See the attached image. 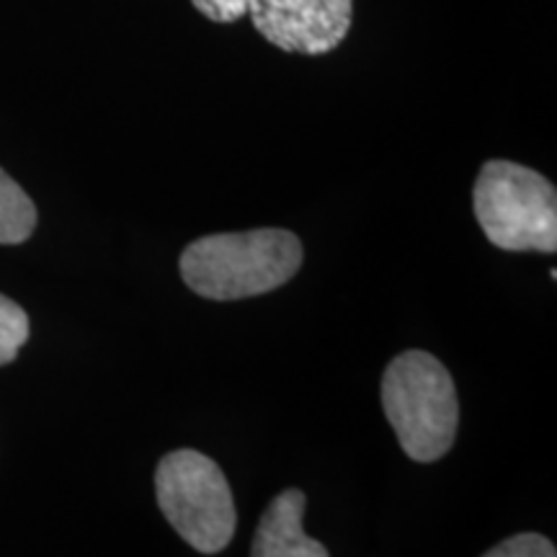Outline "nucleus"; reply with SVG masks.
I'll return each mask as SVG.
<instances>
[{
  "instance_id": "6",
  "label": "nucleus",
  "mask_w": 557,
  "mask_h": 557,
  "mask_svg": "<svg viewBox=\"0 0 557 557\" xmlns=\"http://www.w3.org/2000/svg\"><path fill=\"white\" fill-rule=\"evenodd\" d=\"M308 498L299 487H287L271 500L256 527L250 557H331L323 542L305 532Z\"/></svg>"
},
{
  "instance_id": "5",
  "label": "nucleus",
  "mask_w": 557,
  "mask_h": 557,
  "mask_svg": "<svg viewBox=\"0 0 557 557\" xmlns=\"http://www.w3.org/2000/svg\"><path fill=\"white\" fill-rule=\"evenodd\" d=\"M248 16L278 50L325 54L351 29L354 0H248Z\"/></svg>"
},
{
  "instance_id": "4",
  "label": "nucleus",
  "mask_w": 557,
  "mask_h": 557,
  "mask_svg": "<svg viewBox=\"0 0 557 557\" xmlns=\"http://www.w3.org/2000/svg\"><path fill=\"white\" fill-rule=\"evenodd\" d=\"M158 506L186 545L218 555L233 542L238 513L225 472L197 449L169 451L156 470Z\"/></svg>"
},
{
  "instance_id": "8",
  "label": "nucleus",
  "mask_w": 557,
  "mask_h": 557,
  "mask_svg": "<svg viewBox=\"0 0 557 557\" xmlns=\"http://www.w3.org/2000/svg\"><path fill=\"white\" fill-rule=\"evenodd\" d=\"M26 341H29V315L11 297L0 295V367L11 364Z\"/></svg>"
},
{
  "instance_id": "1",
  "label": "nucleus",
  "mask_w": 557,
  "mask_h": 557,
  "mask_svg": "<svg viewBox=\"0 0 557 557\" xmlns=\"http://www.w3.org/2000/svg\"><path fill=\"white\" fill-rule=\"evenodd\" d=\"M305 261L302 243L282 227L218 233L189 243L178 269L194 295L235 302L269 295L289 282Z\"/></svg>"
},
{
  "instance_id": "10",
  "label": "nucleus",
  "mask_w": 557,
  "mask_h": 557,
  "mask_svg": "<svg viewBox=\"0 0 557 557\" xmlns=\"http://www.w3.org/2000/svg\"><path fill=\"white\" fill-rule=\"evenodd\" d=\"M191 5L201 16L218 24H235L248 16V0H191Z\"/></svg>"
},
{
  "instance_id": "3",
  "label": "nucleus",
  "mask_w": 557,
  "mask_h": 557,
  "mask_svg": "<svg viewBox=\"0 0 557 557\" xmlns=\"http://www.w3.org/2000/svg\"><path fill=\"white\" fill-rule=\"evenodd\" d=\"M472 207L496 248L557 250V191L542 173L511 160H487L472 189Z\"/></svg>"
},
{
  "instance_id": "7",
  "label": "nucleus",
  "mask_w": 557,
  "mask_h": 557,
  "mask_svg": "<svg viewBox=\"0 0 557 557\" xmlns=\"http://www.w3.org/2000/svg\"><path fill=\"white\" fill-rule=\"evenodd\" d=\"M37 227V207L9 173L0 169V246L29 240Z\"/></svg>"
},
{
  "instance_id": "9",
  "label": "nucleus",
  "mask_w": 557,
  "mask_h": 557,
  "mask_svg": "<svg viewBox=\"0 0 557 557\" xmlns=\"http://www.w3.org/2000/svg\"><path fill=\"white\" fill-rule=\"evenodd\" d=\"M483 557H557V553L555 545L547 537L534 532H524L498 542V545L487 549Z\"/></svg>"
},
{
  "instance_id": "2",
  "label": "nucleus",
  "mask_w": 557,
  "mask_h": 557,
  "mask_svg": "<svg viewBox=\"0 0 557 557\" xmlns=\"http://www.w3.org/2000/svg\"><path fill=\"white\" fill-rule=\"evenodd\" d=\"M382 410L413 462H436L451 449L459 426L457 385L434 354L403 351L382 374Z\"/></svg>"
}]
</instances>
